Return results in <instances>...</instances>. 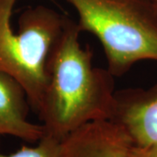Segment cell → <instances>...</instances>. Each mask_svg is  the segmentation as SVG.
Instances as JSON below:
<instances>
[{
	"instance_id": "2",
	"label": "cell",
	"mask_w": 157,
	"mask_h": 157,
	"mask_svg": "<svg viewBox=\"0 0 157 157\" xmlns=\"http://www.w3.org/2000/svg\"><path fill=\"white\" fill-rule=\"evenodd\" d=\"M81 32L99 39L113 77L137 62L157 61V12L151 0H66Z\"/></svg>"
},
{
	"instance_id": "9",
	"label": "cell",
	"mask_w": 157,
	"mask_h": 157,
	"mask_svg": "<svg viewBox=\"0 0 157 157\" xmlns=\"http://www.w3.org/2000/svg\"><path fill=\"white\" fill-rule=\"evenodd\" d=\"M152 3H153V5L155 6V11L157 12V0H151Z\"/></svg>"
},
{
	"instance_id": "3",
	"label": "cell",
	"mask_w": 157,
	"mask_h": 157,
	"mask_svg": "<svg viewBox=\"0 0 157 157\" xmlns=\"http://www.w3.org/2000/svg\"><path fill=\"white\" fill-rule=\"evenodd\" d=\"M17 0H0V73L10 75L25 90L38 113L47 81V65L61 34L64 17L44 6L29 7L14 32L11 19Z\"/></svg>"
},
{
	"instance_id": "7",
	"label": "cell",
	"mask_w": 157,
	"mask_h": 157,
	"mask_svg": "<svg viewBox=\"0 0 157 157\" xmlns=\"http://www.w3.org/2000/svg\"><path fill=\"white\" fill-rule=\"evenodd\" d=\"M61 140L45 135L34 147L23 146L11 155H3L0 157H59Z\"/></svg>"
},
{
	"instance_id": "8",
	"label": "cell",
	"mask_w": 157,
	"mask_h": 157,
	"mask_svg": "<svg viewBox=\"0 0 157 157\" xmlns=\"http://www.w3.org/2000/svg\"><path fill=\"white\" fill-rule=\"evenodd\" d=\"M129 157H157V143L147 147L133 146Z\"/></svg>"
},
{
	"instance_id": "1",
	"label": "cell",
	"mask_w": 157,
	"mask_h": 157,
	"mask_svg": "<svg viewBox=\"0 0 157 157\" xmlns=\"http://www.w3.org/2000/svg\"><path fill=\"white\" fill-rule=\"evenodd\" d=\"M80 33L78 23L65 16L37 113L45 135L59 140L86 124L111 120L115 110L113 76L94 67L91 51L79 42Z\"/></svg>"
},
{
	"instance_id": "6",
	"label": "cell",
	"mask_w": 157,
	"mask_h": 157,
	"mask_svg": "<svg viewBox=\"0 0 157 157\" xmlns=\"http://www.w3.org/2000/svg\"><path fill=\"white\" fill-rule=\"evenodd\" d=\"M30 104L25 90L10 75L0 73V135L37 142L45 135L42 124L29 121Z\"/></svg>"
},
{
	"instance_id": "5",
	"label": "cell",
	"mask_w": 157,
	"mask_h": 157,
	"mask_svg": "<svg viewBox=\"0 0 157 157\" xmlns=\"http://www.w3.org/2000/svg\"><path fill=\"white\" fill-rule=\"evenodd\" d=\"M111 121L121 125L133 146L147 147L157 143V84L149 89H127L116 93Z\"/></svg>"
},
{
	"instance_id": "4",
	"label": "cell",
	"mask_w": 157,
	"mask_h": 157,
	"mask_svg": "<svg viewBox=\"0 0 157 157\" xmlns=\"http://www.w3.org/2000/svg\"><path fill=\"white\" fill-rule=\"evenodd\" d=\"M133 142L124 128L111 120L78 128L61 140L59 157H129Z\"/></svg>"
}]
</instances>
